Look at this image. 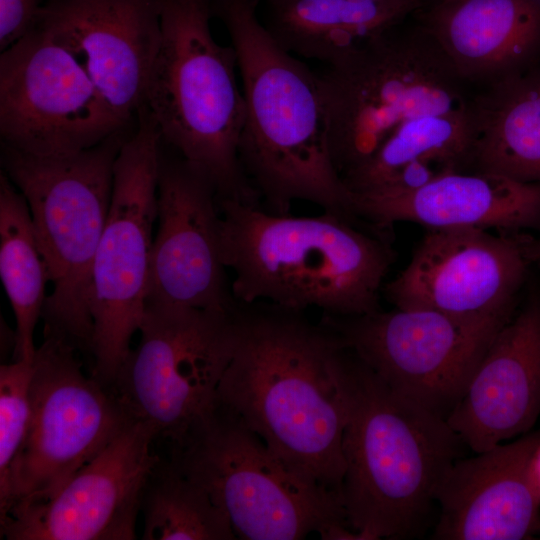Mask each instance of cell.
<instances>
[{
    "mask_svg": "<svg viewBox=\"0 0 540 540\" xmlns=\"http://www.w3.org/2000/svg\"><path fill=\"white\" fill-rule=\"evenodd\" d=\"M302 312L238 303L235 347L216 401L290 469L342 502L346 414L334 372L340 338Z\"/></svg>",
    "mask_w": 540,
    "mask_h": 540,
    "instance_id": "6da1fadb",
    "label": "cell"
},
{
    "mask_svg": "<svg viewBox=\"0 0 540 540\" xmlns=\"http://www.w3.org/2000/svg\"><path fill=\"white\" fill-rule=\"evenodd\" d=\"M257 0H218L245 100L243 172L265 210L305 200L356 222L353 193L336 170L318 75L281 48L258 19Z\"/></svg>",
    "mask_w": 540,
    "mask_h": 540,
    "instance_id": "7a4b0ae2",
    "label": "cell"
},
{
    "mask_svg": "<svg viewBox=\"0 0 540 540\" xmlns=\"http://www.w3.org/2000/svg\"><path fill=\"white\" fill-rule=\"evenodd\" d=\"M334 372L346 414L347 523L364 540L412 536L463 442L446 419L392 390L341 339Z\"/></svg>",
    "mask_w": 540,
    "mask_h": 540,
    "instance_id": "3957f363",
    "label": "cell"
},
{
    "mask_svg": "<svg viewBox=\"0 0 540 540\" xmlns=\"http://www.w3.org/2000/svg\"><path fill=\"white\" fill-rule=\"evenodd\" d=\"M218 204L222 260L238 302L316 307L334 316L379 309L395 256L380 234L328 212L294 217L233 199Z\"/></svg>",
    "mask_w": 540,
    "mask_h": 540,
    "instance_id": "277c9868",
    "label": "cell"
},
{
    "mask_svg": "<svg viewBox=\"0 0 540 540\" xmlns=\"http://www.w3.org/2000/svg\"><path fill=\"white\" fill-rule=\"evenodd\" d=\"M159 14L144 106L162 141L213 186L218 200L259 205L239 160L245 100L234 48L212 36L207 0H159Z\"/></svg>",
    "mask_w": 540,
    "mask_h": 540,
    "instance_id": "5b68a950",
    "label": "cell"
},
{
    "mask_svg": "<svg viewBox=\"0 0 540 540\" xmlns=\"http://www.w3.org/2000/svg\"><path fill=\"white\" fill-rule=\"evenodd\" d=\"M121 132L79 153L43 157L3 146L5 174L25 197L52 292L44 332L90 351L92 268L109 214Z\"/></svg>",
    "mask_w": 540,
    "mask_h": 540,
    "instance_id": "8992f818",
    "label": "cell"
},
{
    "mask_svg": "<svg viewBox=\"0 0 540 540\" xmlns=\"http://www.w3.org/2000/svg\"><path fill=\"white\" fill-rule=\"evenodd\" d=\"M401 25L318 75L331 157L342 180L410 120L472 106L463 81L424 27Z\"/></svg>",
    "mask_w": 540,
    "mask_h": 540,
    "instance_id": "52a82bcc",
    "label": "cell"
},
{
    "mask_svg": "<svg viewBox=\"0 0 540 540\" xmlns=\"http://www.w3.org/2000/svg\"><path fill=\"white\" fill-rule=\"evenodd\" d=\"M168 453L209 492L239 539L298 540L332 525L349 527L340 499L290 469L217 401Z\"/></svg>",
    "mask_w": 540,
    "mask_h": 540,
    "instance_id": "ba28073f",
    "label": "cell"
},
{
    "mask_svg": "<svg viewBox=\"0 0 540 540\" xmlns=\"http://www.w3.org/2000/svg\"><path fill=\"white\" fill-rule=\"evenodd\" d=\"M114 163L107 221L92 268V376L112 388L139 331L148 294L158 212L160 132L145 106Z\"/></svg>",
    "mask_w": 540,
    "mask_h": 540,
    "instance_id": "9c48e42d",
    "label": "cell"
},
{
    "mask_svg": "<svg viewBox=\"0 0 540 540\" xmlns=\"http://www.w3.org/2000/svg\"><path fill=\"white\" fill-rule=\"evenodd\" d=\"M236 309L145 308L140 341L111 389L133 419L167 443L168 452L181 446L216 404L235 347Z\"/></svg>",
    "mask_w": 540,
    "mask_h": 540,
    "instance_id": "30bf717a",
    "label": "cell"
},
{
    "mask_svg": "<svg viewBox=\"0 0 540 540\" xmlns=\"http://www.w3.org/2000/svg\"><path fill=\"white\" fill-rule=\"evenodd\" d=\"M76 349L44 332L33 362L30 427L0 496V519L50 498L135 420L111 388L84 375Z\"/></svg>",
    "mask_w": 540,
    "mask_h": 540,
    "instance_id": "8fae6325",
    "label": "cell"
},
{
    "mask_svg": "<svg viewBox=\"0 0 540 540\" xmlns=\"http://www.w3.org/2000/svg\"><path fill=\"white\" fill-rule=\"evenodd\" d=\"M125 125L77 57L40 26L1 52L4 145L62 157L100 144Z\"/></svg>",
    "mask_w": 540,
    "mask_h": 540,
    "instance_id": "7c38bea8",
    "label": "cell"
},
{
    "mask_svg": "<svg viewBox=\"0 0 540 540\" xmlns=\"http://www.w3.org/2000/svg\"><path fill=\"white\" fill-rule=\"evenodd\" d=\"M321 321L392 390L444 419L506 323L463 321L422 308L323 314Z\"/></svg>",
    "mask_w": 540,
    "mask_h": 540,
    "instance_id": "4fadbf2b",
    "label": "cell"
},
{
    "mask_svg": "<svg viewBox=\"0 0 540 540\" xmlns=\"http://www.w3.org/2000/svg\"><path fill=\"white\" fill-rule=\"evenodd\" d=\"M528 239L480 228L429 229L384 293L396 308L434 310L469 322H507L531 265Z\"/></svg>",
    "mask_w": 540,
    "mask_h": 540,
    "instance_id": "5bb4252c",
    "label": "cell"
},
{
    "mask_svg": "<svg viewBox=\"0 0 540 540\" xmlns=\"http://www.w3.org/2000/svg\"><path fill=\"white\" fill-rule=\"evenodd\" d=\"M156 435L139 420L126 425L50 498L1 519L7 540H131L148 479L162 457Z\"/></svg>",
    "mask_w": 540,
    "mask_h": 540,
    "instance_id": "9a60e30c",
    "label": "cell"
},
{
    "mask_svg": "<svg viewBox=\"0 0 540 540\" xmlns=\"http://www.w3.org/2000/svg\"><path fill=\"white\" fill-rule=\"evenodd\" d=\"M213 186L180 158L162 159L146 306L233 311Z\"/></svg>",
    "mask_w": 540,
    "mask_h": 540,
    "instance_id": "2e32d148",
    "label": "cell"
},
{
    "mask_svg": "<svg viewBox=\"0 0 540 540\" xmlns=\"http://www.w3.org/2000/svg\"><path fill=\"white\" fill-rule=\"evenodd\" d=\"M37 25L77 57L121 120L139 112L161 38L159 0H53Z\"/></svg>",
    "mask_w": 540,
    "mask_h": 540,
    "instance_id": "e0dca14e",
    "label": "cell"
},
{
    "mask_svg": "<svg viewBox=\"0 0 540 540\" xmlns=\"http://www.w3.org/2000/svg\"><path fill=\"white\" fill-rule=\"evenodd\" d=\"M540 415V288L494 335L446 421L479 453L531 431Z\"/></svg>",
    "mask_w": 540,
    "mask_h": 540,
    "instance_id": "ac0fdd59",
    "label": "cell"
},
{
    "mask_svg": "<svg viewBox=\"0 0 540 540\" xmlns=\"http://www.w3.org/2000/svg\"><path fill=\"white\" fill-rule=\"evenodd\" d=\"M540 429L456 459L435 495L433 539L524 540L540 534V500L528 474Z\"/></svg>",
    "mask_w": 540,
    "mask_h": 540,
    "instance_id": "d6986e66",
    "label": "cell"
},
{
    "mask_svg": "<svg viewBox=\"0 0 540 540\" xmlns=\"http://www.w3.org/2000/svg\"><path fill=\"white\" fill-rule=\"evenodd\" d=\"M354 211L380 231L395 222L429 229L540 230V184L485 172H452L410 192L353 193Z\"/></svg>",
    "mask_w": 540,
    "mask_h": 540,
    "instance_id": "ffe728a7",
    "label": "cell"
},
{
    "mask_svg": "<svg viewBox=\"0 0 540 540\" xmlns=\"http://www.w3.org/2000/svg\"><path fill=\"white\" fill-rule=\"evenodd\" d=\"M418 13L463 82L488 85L540 54V0H434Z\"/></svg>",
    "mask_w": 540,
    "mask_h": 540,
    "instance_id": "44dd1931",
    "label": "cell"
},
{
    "mask_svg": "<svg viewBox=\"0 0 540 540\" xmlns=\"http://www.w3.org/2000/svg\"><path fill=\"white\" fill-rule=\"evenodd\" d=\"M263 24L290 54L332 65L428 4L421 0H266Z\"/></svg>",
    "mask_w": 540,
    "mask_h": 540,
    "instance_id": "7402d4cb",
    "label": "cell"
},
{
    "mask_svg": "<svg viewBox=\"0 0 540 540\" xmlns=\"http://www.w3.org/2000/svg\"><path fill=\"white\" fill-rule=\"evenodd\" d=\"M472 100L474 171L540 184V69L487 85Z\"/></svg>",
    "mask_w": 540,
    "mask_h": 540,
    "instance_id": "603a6c76",
    "label": "cell"
},
{
    "mask_svg": "<svg viewBox=\"0 0 540 540\" xmlns=\"http://www.w3.org/2000/svg\"><path fill=\"white\" fill-rule=\"evenodd\" d=\"M0 275L16 321L14 360L33 362L34 331L50 278L27 201L5 173L0 175Z\"/></svg>",
    "mask_w": 540,
    "mask_h": 540,
    "instance_id": "cb8c5ba5",
    "label": "cell"
},
{
    "mask_svg": "<svg viewBox=\"0 0 540 540\" xmlns=\"http://www.w3.org/2000/svg\"><path fill=\"white\" fill-rule=\"evenodd\" d=\"M474 140L472 106L461 112L420 116L400 126L343 182L352 193L373 191L415 160L437 162L453 172L465 171L472 167Z\"/></svg>",
    "mask_w": 540,
    "mask_h": 540,
    "instance_id": "d4e9b609",
    "label": "cell"
},
{
    "mask_svg": "<svg viewBox=\"0 0 540 540\" xmlns=\"http://www.w3.org/2000/svg\"><path fill=\"white\" fill-rule=\"evenodd\" d=\"M141 511L145 540H234L226 513L209 492L169 457L161 459L146 484Z\"/></svg>",
    "mask_w": 540,
    "mask_h": 540,
    "instance_id": "484cf974",
    "label": "cell"
},
{
    "mask_svg": "<svg viewBox=\"0 0 540 540\" xmlns=\"http://www.w3.org/2000/svg\"><path fill=\"white\" fill-rule=\"evenodd\" d=\"M33 362L13 360L0 367V496L7 490L30 427Z\"/></svg>",
    "mask_w": 540,
    "mask_h": 540,
    "instance_id": "4316f807",
    "label": "cell"
},
{
    "mask_svg": "<svg viewBox=\"0 0 540 540\" xmlns=\"http://www.w3.org/2000/svg\"><path fill=\"white\" fill-rule=\"evenodd\" d=\"M53 0H0V50L5 51L37 25Z\"/></svg>",
    "mask_w": 540,
    "mask_h": 540,
    "instance_id": "83f0119b",
    "label": "cell"
},
{
    "mask_svg": "<svg viewBox=\"0 0 540 540\" xmlns=\"http://www.w3.org/2000/svg\"><path fill=\"white\" fill-rule=\"evenodd\" d=\"M528 474L532 488L540 500V439L530 456Z\"/></svg>",
    "mask_w": 540,
    "mask_h": 540,
    "instance_id": "f1b7e54d",
    "label": "cell"
},
{
    "mask_svg": "<svg viewBox=\"0 0 540 540\" xmlns=\"http://www.w3.org/2000/svg\"><path fill=\"white\" fill-rule=\"evenodd\" d=\"M526 256L531 264H540V236L536 239H528L526 243Z\"/></svg>",
    "mask_w": 540,
    "mask_h": 540,
    "instance_id": "f546056e",
    "label": "cell"
},
{
    "mask_svg": "<svg viewBox=\"0 0 540 540\" xmlns=\"http://www.w3.org/2000/svg\"><path fill=\"white\" fill-rule=\"evenodd\" d=\"M369 1H376V0H369ZM421 1H423V2H425V3H427V4L429 5V4L432 3L434 0H421Z\"/></svg>",
    "mask_w": 540,
    "mask_h": 540,
    "instance_id": "4dcf8cb0",
    "label": "cell"
}]
</instances>
